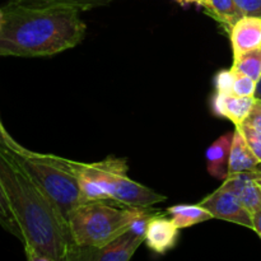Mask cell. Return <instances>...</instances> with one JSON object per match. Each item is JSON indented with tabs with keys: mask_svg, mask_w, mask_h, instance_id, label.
I'll list each match as a JSON object with an SVG mask.
<instances>
[{
	"mask_svg": "<svg viewBox=\"0 0 261 261\" xmlns=\"http://www.w3.org/2000/svg\"><path fill=\"white\" fill-rule=\"evenodd\" d=\"M0 182L22 233L30 261L73 260L76 246L61 218L12 150L0 144Z\"/></svg>",
	"mask_w": 261,
	"mask_h": 261,
	"instance_id": "1",
	"label": "cell"
},
{
	"mask_svg": "<svg viewBox=\"0 0 261 261\" xmlns=\"http://www.w3.org/2000/svg\"><path fill=\"white\" fill-rule=\"evenodd\" d=\"M0 28V56H53L83 41L87 24L71 7H28L7 2Z\"/></svg>",
	"mask_w": 261,
	"mask_h": 261,
	"instance_id": "2",
	"label": "cell"
},
{
	"mask_svg": "<svg viewBox=\"0 0 261 261\" xmlns=\"http://www.w3.org/2000/svg\"><path fill=\"white\" fill-rule=\"evenodd\" d=\"M10 150L69 226L71 213L83 203L78 173L71 160L33 152L19 143Z\"/></svg>",
	"mask_w": 261,
	"mask_h": 261,
	"instance_id": "3",
	"label": "cell"
},
{
	"mask_svg": "<svg viewBox=\"0 0 261 261\" xmlns=\"http://www.w3.org/2000/svg\"><path fill=\"white\" fill-rule=\"evenodd\" d=\"M132 206L116 208L109 200L82 203L69 218L74 245L82 249H101L129 231Z\"/></svg>",
	"mask_w": 261,
	"mask_h": 261,
	"instance_id": "4",
	"label": "cell"
},
{
	"mask_svg": "<svg viewBox=\"0 0 261 261\" xmlns=\"http://www.w3.org/2000/svg\"><path fill=\"white\" fill-rule=\"evenodd\" d=\"M73 163L76 168L101 181L106 186L111 200L122 206L150 208L167 199L162 194L155 193L152 189L132 180L127 175L129 167L126 161L122 158L109 157L93 163L73 161Z\"/></svg>",
	"mask_w": 261,
	"mask_h": 261,
	"instance_id": "5",
	"label": "cell"
},
{
	"mask_svg": "<svg viewBox=\"0 0 261 261\" xmlns=\"http://www.w3.org/2000/svg\"><path fill=\"white\" fill-rule=\"evenodd\" d=\"M198 204L204 206L213 216V218L254 229L251 212L224 186H221L208 196L201 199Z\"/></svg>",
	"mask_w": 261,
	"mask_h": 261,
	"instance_id": "6",
	"label": "cell"
},
{
	"mask_svg": "<svg viewBox=\"0 0 261 261\" xmlns=\"http://www.w3.org/2000/svg\"><path fill=\"white\" fill-rule=\"evenodd\" d=\"M144 242V239L125 232L124 234L101 249H82L76 247L73 260L87 261H127Z\"/></svg>",
	"mask_w": 261,
	"mask_h": 261,
	"instance_id": "7",
	"label": "cell"
},
{
	"mask_svg": "<svg viewBox=\"0 0 261 261\" xmlns=\"http://www.w3.org/2000/svg\"><path fill=\"white\" fill-rule=\"evenodd\" d=\"M222 186L231 191L251 213L261 209V170L228 175Z\"/></svg>",
	"mask_w": 261,
	"mask_h": 261,
	"instance_id": "8",
	"label": "cell"
},
{
	"mask_svg": "<svg viewBox=\"0 0 261 261\" xmlns=\"http://www.w3.org/2000/svg\"><path fill=\"white\" fill-rule=\"evenodd\" d=\"M254 102L255 97H244L233 93L216 92L212 96L211 107L214 116L229 120L234 126H239L249 116Z\"/></svg>",
	"mask_w": 261,
	"mask_h": 261,
	"instance_id": "9",
	"label": "cell"
},
{
	"mask_svg": "<svg viewBox=\"0 0 261 261\" xmlns=\"http://www.w3.org/2000/svg\"><path fill=\"white\" fill-rule=\"evenodd\" d=\"M232 54L239 56L261 47V18L244 15L228 30Z\"/></svg>",
	"mask_w": 261,
	"mask_h": 261,
	"instance_id": "10",
	"label": "cell"
},
{
	"mask_svg": "<svg viewBox=\"0 0 261 261\" xmlns=\"http://www.w3.org/2000/svg\"><path fill=\"white\" fill-rule=\"evenodd\" d=\"M178 228L172 219L163 214L154 213L148 223L144 242L152 251L157 254H166L173 249L177 242Z\"/></svg>",
	"mask_w": 261,
	"mask_h": 261,
	"instance_id": "11",
	"label": "cell"
},
{
	"mask_svg": "<svg viewBox=\"0 0 261 261\" xmlns=\"http://www.w3.org/2000/svg\"><path fill=\"white\" fill-rule=\"evenodd\" d=\"M233 132L226 133L212 143L205 152L206 166L209 175L223 182L228 176L229 152H231Z\"/></svg>",
	"mask_w": 261,
	"mask_h": 261,
	"instance_id": "12",
	"label": "cell"
},
{
	"mask_svg": "<svg viewBox=\"0 0 261 261\" xmlns=\"http://www.w3.org/2000/svg\"><path fill=\"white\" fill-rule=\"evenodd\" d=\"M255 170H261V162L250 149L241 132L234 127L231 152H229L228 175Z\"/></svg>",
	"mask_w": 261,
	"mask_h": 261,
	"instance_id": "13",
	"label": "cell"
},
{
	"mask_svg": "<svg viewBox=\"0 0 261 261\" xmlns=\"http://www.w3.org/2000/svg\"><path fill=\"white\" fill-rule=\"evenodd\" d=\"M167 213L170 214L171 219L178 229L189 228V227L203 223V222L213 218V216L199 204H195V205L180 204V205L170 206L167 209Z\"/></svg>",
	"mask_w": 261,
	"mask_h": 261,
	"instance_id": "14",
	"label": "cell"
},
{
	"mask_svg": "<svg viewBox=\"0 0 261 261\" xmlns=\"http://www.w3.org/2000/svg\"><path fill=\"white\" fill-rule=\"evenodd\" d=\"M204 9L227 30H229L240 18L244 17L234 0H208Z\"/></svg>",
	"mask_w": 261,
	"mask_h": 261,
	"instance_id": "15",
	"label": "cell"
},
{
	"mask_svg": "<svg viewBox=\"0 0 261 261\" xmlns=\"http://www.w3.org/2000/svg\"><path fill=\"white\" fill-rule=\"evenodd\" d=\"M71 165L74 166L73 160H71ZM76 173H78V180H79V188H81L82 198H83V203L87 201H97V200H111V196H110L109 191H107L106 186L98 181L97 178H94L93 176L88 175L84 171L79 170L74 166Z\"/></svg>",
	"mask_w": 261,
	"mask_h": 261,
	"instance_id": "16",
	"label": "cell"
},
{
	"mask_svg": "<svg viewBox=\"0 0 261 261\" xmlns=\"http://www.w3.org/2000/svg\"><path fill=\"white\" fill-rule=\"evenodd\" d=\"M231 69L259 82L261 78V47L234 56Z\"/></svg>",
	"mask_w": 261,
	"mask_h": 261,
	"instance_id": "17",
	"label": "cell"
},
{
	"mask_svg": "<svg viewBox=\"0 0 261 261\" xmlns=\"http://www.w3.org/2000/svg\"><path fill=\"white\" fill-rule=\"evenodd\" d=\"M28 7H71L79 10H89L94 8L106 7L114 0H15Z\"/></svg>",
	"mask_w": 261,
	"mask_h": 261,
	"instance_id": "18",
	"label": "cell"
},
{
	"mask_svg": "<svg viewBox=\"0 0 261 261\" xmlns=\"http://www.w3.org/2000/svg\"><path fill=\"white\" fill-rule=\"evenodd\" d=\"M0 224H2L7 231H9L10 233H13L15 237H18V239L22 241L20 228L19 226H18L17 221H15V217L14 214H13L12 208H10L7 194H5L2 182H0Z\"/></svg>",
	"mask_w": 261,
	"mask_h": 261,
	"instance_id": "19",
	"label": "cell"
},
{
	"mask_svg": "<svg viewBox=\"0 0 261 261\" xmlns=\"http://www.w3.org/2000/svg\"><path fill=\"white\" fill-rule=\"evenodd\" d=\"M234 127H237L241 132L250 149L254 152V154L256 155L257 160L261 162V130H257L256 127L251 126L249 124H245V122Z\"/></svg>",
	"mask_w": 261,
	"mask_h": 261,
	"instance_id": "20",
	"label": "cell"
},
{
	"mask_svg": "<svg viewBox=\"0 0 261 261\" xmlns=\"http://www.w3.org/2000/svg\"><path fill=\"white\" fill-rule=\"evenodd\" d=\"M256 87V81H254V79L250 78V76L245 75V74L236 73V71H234V82L233 88H232V93L237 94V96L255 97Z\"/></svg>",
	"mask_w": 261,
	"mask_h": 261,
	"instance_id": "21",
	"label": "cell"
},
{
	"mask_svg": "<svg viewBox=\"0 0 261 261\" xmlns=\"http://www.w3.org/2000/svg\"><path fill=\"white\" fill-rule=\"evenodd\" d=\"M233 82H234V71L232 70V69L218 71V73L216 74V76H214V87H216V92H221V93H232Z\"/></svg>",
	"mask_w": 261,
	"mask_h": 261,
	"instance_id": "22",
	"label": "cell"
},
{
	"mask_svg": "<svg viewBox=\"0 0 261 261\" xmlns=\"http://www.w3.org/2000/svg\"><path fill=\"white\" fill-rule=\"evenodd\" d=\"M244 15L261 18V0H234Z\"/></svg>",
	"mask_w": 261,
	"mask_h": 261,
	"instance_id": "23",
	"label": "cell"
},
{
	"mask_svg": "<svg viewBox=\"0 0 261 261\" xmlns=\"http://www.w3.org/2000/svg\"><path fill=\"white\" fill-rule=\"evenodd\" d=\"M244 122L256 127L257 130H261V99L255 98L254 106H252L249 116L246 117V120Z\"/></svg>",
	"mask_w": 261,
	"mask_h": 261,
	"instance_id": "24",
	"label": "cell"
},
{
	"mask_svg": "<svg viewBox=\"0 0 261 261\" xmlns=\"http://www.w3.org/2000/svg\"><path fill=\"white\" fill-rule=\"evenodd\" d=\"M0 144L7 145V147L10 148V149H12V148H14L15 145L18 144V142H15V140L10 137L9 133L5 130V126L3 125V122H2V119H0Z\"/></svg>",
	"mask_w": 261,
	"mask_h": 261,
	"instance_id": "25",
	"label": "cell"
},
{
	"mask_svg": "<svg viewBox=\"0 0 261 261\" xmlns=\"http://www.w3.org/2000/svg\"><path fill=\"white\" fill-rule=\"evenodd\" d=\"M252 222H254V229L252 231L256 232L257 236L261 239V209L252 213Z\"/></svg>",
	"mask_w": 261,
	"mask_h": 261,
	"instance_id": "26",
	"label": "cell"
},
{
	"mask_svg": "<svg viewBox=\"0 0 261 261\" xmlns=\"http://www.w3.org/2000/svg\"><path fill=\"white\" fill-rule=\"evenodd\" d=\"M176 2L181 5H189V4L199 5V0H176Z\"/></svg>",
	"mask_w": 261,
	"mask_h": 261,
	"instance_id": "27",
	"label": "cell"
},
{
	"mask_svg": "<svg viewBox=\"0 0 261 261\" xmlns=\"http://www.w3.org/2000/svg\"><path fill=\"white\" fill-rule=\"evenodd\" d=\"M255 98H259V99H261V78H260V81L257 82L256 92H255Z\"/></svg>",
	"mask_w": 261,
	"mask_h": 261,
	"instance_id": "28",
	"label": "cell"
},
{
	"mask_svg": "<svg viewBox=\"0 0 261 261\" xmlns=\"http://www.w3.org/2000/svg\"><path fill=\"white\" fill-rule=\"evenodd\" d=\"M3 19H4V12H3V8H0V28H2Z\"/></svg>",
	"mask_w": 261,
	"mask_h": 261,
	"instance_id": "29",
	"label": "cell"
},
{
	"mask_svg": "<svg viewBox=\"0 0 261 261\" xmlns=\"http://www.w3.org/2000/svg\"><path fill=\"white\" fill-rule=\"evenodd\" d=\"M206 3H208V0H199V7H205Z\"/></svg>",
	"mask_w": 261,
	"mask_h": 261,
	"instance_id": "30",
	"label": "cell"
},
{
	"mask_svg": "<svg viewBox=\"0 0 261 261\" xmlns=\"http://www.w3.org/2000/svg\"><path fill=\"white\" fill-rule=\"evenodd\" d=\"M7 2H15V0H7Z\"/></svg>",
	"mask_w": 261,
	"mask_h": 261,
	"instance_id": "31",
	"label": "cell"
}]
</instances>
